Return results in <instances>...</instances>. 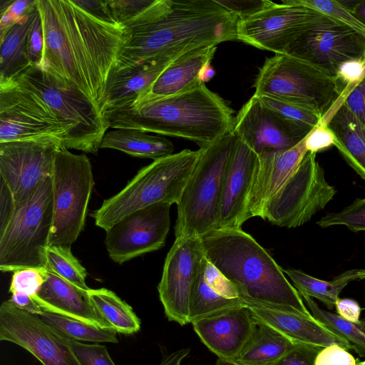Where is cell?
Wrapping results in <instances>:
<instances>
[{"label": "cell", "instance_id": "obj_1", "mask_svg": "<svg viewBox=\"0 0 365 365\" xmlns=\"http://www.w3.org/2000/svg\"><path fill=\"white\" fill-rule=\"evenodd\" d=\"M44 48L36 67L76 87L100 110L124 43L122 26L95 19L71 0H38Z\"/></svg>", "mask_w": 365, "mask_h": 365}, {"label": "cell", "instance_id": "obj_2", "mask_svg": "<svg viewBox=\"0 0 365 365\" xmlns=\"http://www.w3.org/2000/svg\"><path fill=\"white\" fill-rule=\"evenodd\" d=\"M239 19L217 0H154L123 24L124 43L112 69L174 58L201 46L237 40Z\"/></svg>", "mask_w": 365, "mask_h": 365}, {"label": "cell", "instance_id": "obj_3", "mask_svg": "<svg viewBox=\"0 0 365 365\" xmlns=\"http://www.w3.org/2000/svg\"><path fill=\"white\" fill-rule=\"evenodd\" d=\"M114 129H133L208 145L233 130V110L205 83L157 100L108 108L102 112Z\"/></svg>", "mask_w": 365, "mask_h": 365}, {"label": "cell", "instance_id": "obj_4", "mask_svg": "<svg viewBox=\"0 0 365 365\" xmlns=\"http://www.w3.org/2000/svg\"><path fill=\"white\" fill-rule=\"evenodd\" d=\"M200 237L207 259L235 284L242 299L282 307L314 317L284 270L242 228L216 229Z\"/></svg>", "mask_w": 365, "mask_h": 365}, {"label": "cell", "instance_id": "obj_5", "mask_svg": "<svg viewBox=\"0 0 365 365\" xmlns=\"http://www.w3.org/2000/svg\"><path fill=\"white\" fill-rule=\"evenodd\" d=\"M14 83L48 107L61 127L66 148L97 155L109 123L86 96L71 83L34 66Z\"/></svg>", "mask_w": 365, "mask_h": 365}, {"label": "cell", "instance_id": "obj_6", "mask_svg": "<svg viewBox=\"0 0 365 365\" xmlns=\"http://www.w3.org/2000/svg\"><path fill=\"white\" fill-rule=\"evenodd\" d=\"M200 150L185 149L142 168L115 195L91 214L106 232L129 214L158 203H178L199 158Z\"/></svg>", "mask_w": 365, "mask_h": 365}, {"label": "cell", "instance_id": "obj_7", "mask_svg": "<svg viewBox=\"0 0 365 365\" xmlns=\"http://www.w3.org/2000/svg\"><path fill=\"white\" fill-rule=\"evenodd\" d=\"M237 141L232 132L199 149V158L177 203L175 237H201L218 229L224 178Z\"/></svg>", "mask_w": 365, "mask_h": 365}, {"label": "cell", "instance_id": "obj_8", "mask_svg": "<svg viewBox=\"0 0 365 365\" xmlns=\"http://www.w3.org/2000/svg\"><path fill=\"white\" fill-rule=\"evenodd\" d=\"M53 221V189L51 177H48L29 199L16 202L11 215L0 225V270L48 269L46 250Z\"/></svg>", "mask_w": 365, "mask_h": 365}, {"label": "cell", "instance_id": "obj_9", "mask_svg": "<svg viewBox=\"0 0 365 365\" xmlns=\"http://www.w3.org/2000/svg\"><path fill=\"white\" fill-rule=\"evenodd\" d=\"M255 96H268L319 114L322 118L341 95L334 78L287 54L267 58L255 83Z\"/></svg>", "mask_w": 365, "mask_h": 365}, {"label": "cell", "instance_id": "obj_10", "mask_svg": "<svg viewBox=\"0 0 365 365\" xmlns=\"http://www.w3.org/2000/svg\"><path fill=\"white\" fill-rule=\"evenodd\" d=\"M53 221L49 246L71 247L83 231L94 185L92 166L85 154L58 149L51 175Z\"/></svg>", "mask_w": 365, "mask_h": 365}, {"label": "cell", "instance_id": "obj_11", "mask_svg": "<svg viewBox=\"0 0 365 365\" xmlns=\"http://www.w3.org/2000/svg\"><path fill=\"white\" fill-rule=\"evenodd\" d=\"M316 154H305L295 172L267 202L263 220L279 227H297L333 199L336 190L327 182Z\"/></svg>", "mask_w": 365, "mask_h": 365}, {"label": "cell", "instance_id": "obj_12", "mask_svg": "<svg viewBox=\"0 0 365 365\" xmlns=\"http://www.w3.org/2000/svg\"><path fill=\"white\" fill-rule=\"evenodd\" d=\"M326 16L312 9L282 0L240 19L238 41L259 49L284 54L303 34L324 21Z\"/></svg>", "mask_w": 365, "mask_h": 365}, {"label": "cell", "instance_id": "obj_13", "mask_svg": "<svg viewBox=\"0 0 365 365\" xmlns=\"http://www.w3.org/2000/svg\"><path fill=\"white\" fill-rule=\"evenodd\" d=\"M61 145L55 136L0 143V180L16 203L29 199L38 185L51 177Z\"/></svg>", "mask_w": 365, "mask_h": 365}, {"label": "cell", "instance_id": "obj_14", "mask_svg": "<svg viewBox=\"0 0 365 365\" xmlns=\"http://www.w3.org/2000/svg\"><path fill=\"white\" fill-rule=\"evenodd\" d=\"M0 340L22 347L42 365H81L68 337L9 300L0 306Z\"/></svg>", "mask_w": 365, "mask_h": 365}, {"label": "cell", "instance_id": "obj_15", "mask_svg": "<svg viewBox=\"0 0 365 365\" xmlns=\"http://www.w3.org/2000/svg\"><path fill=\"white\" fill-rule=\"evenodd\" d=\"M205 257L200 237L179 236L168 252L158 286L160 300L169 321L190 323L193 287Z\"/></svg>", "mask_w": 365, "mask_h": 365}, {"label": "cell", "instance_id": "obj_16", "mask_svg": "<svg viewBox=\"0 0 365 365\" xmlns=\"http://www.w3.org/2000/svg\"><path fill=\"white\" fill-rule=\"evenodd\" d=\"M285 54L335 78L343 63L365 58V36L327 17L298 38Z\"/></svg>", "mask_w": 365, "mask_h": 365}, {"label": "cell", "instance_id": "obj_17", "mask_svg": "<svg viewBox=\"0 0 365 365\" xmlns=\"http://www.w3.org/2000/svg\"><path fill=\"white\" fill-rule=\"evenodd\" d=\"M169 203H158L138 210L106 231L105 245L109 257L123 264L162 248L170 230Z\"/></svg>", "mask_w": 365, "mask_h": 365}, {"label": "cell", "instance_id": "obj_18", "mask_svg": "<svg viewBox=\"0 0 365 365\" xmlns=\"http://www.w3.org/2000/svg\"><path fill=\"white\" fill-rule=\"evenodd\" d=\"M55 136L62 129L48 107L16 83L0 87V143Z\"/></svg>", "mask_w": 365, "mask_h": 365}, {"label": "cell", "instance_id": "obj_19", "mask_svg": "<svg viewBox=\"0 0 365 365\" xmlns=\"http://www.w3.org/2000/svg\"><path fill=\"white\" fill-rule=\"evenodd\" d=\"M311 130L283 119L252 96L234 118L232 133L259 155L290 149Z\"/></svg>", "mask_w": 365, "mask_h": 365}, {"label": "cell", "instance_id": "obj_20", "mask_svg": "<svg viewBox=\"0 0 365 365\" xmlns=\"http://www.w3.org/2000/svg\"><path fill=\"white\" fill-rule=\"evenodd\" d=\"M258 165V154L237 138L225 172L218 229L242 228Z\"/></svg>", "mask_w": 365, "mask_h": 365}, {"label": "cell", "instance_id": "obj_21", "mask_svg": "<svg viewBox=\"0 0 365 365\" xmlns=\"http://www.w3.org/2000/svg\"><path fill=\"white\" fill-rule=\"evenodd\" d=\"M202 342L218 358L235 361L250 338L255 319L245 307L212 314L191 323Z\"/></svg>", "mask_w": 365, "mask_h": 365}, {"label": "cell", "instance_id": "obj_22", "mask_svg": "<svg viewBox=\"0 0 365 365\" xmlns=\"http://www.w3.org/2000/svg\"><path fill=\"white\" fill-rule=\"evenodd\" d=\"M252 317L261 321L293 341L297 344L323 349L336 344L347 350L351 346L314 317L309 318L287 308L242 299Z\"/></svg>", "mask_w": 365, "mask_h": 365}, {"label": "cell", "instance_id": "obj_23", "mask_svg": "<svg viewBox=\"0 0 365 365\" xmlns=\"http://www.w3.org/2000/svg\"><path fill=\"white\" fill-rule=\"evenodd\" d=\"M88 290L73 284L48 269L45 282L33 299L43 311L115 331L94 307Z\"/></svg>", "mask_w": 365, "mask_h": 365}, {"label": "cell", "instance_id": "obj_24", "mask_svg": "<svg viewBox=\"0 0 365 365\" xmlns=\"http://www.w3.org/2000/svg\"><path fill=\"white\" fill-rule=\"evenodd\" d=\"M307 153L305 138L285 150L258 155V165L247 207V219L262 217L268 200L292 176Z\"/></svg>", "mask_w": 365, "mask_h": 365}, {"label": "cell", "instance_id": "obj_25", "mask_svg": "<svg viewBox=\"0 0 365 365\" xmlns=\"http://www.w3.org/2000/svg\"><path fill=\"white\" fill-rule=\"evenodd\" d=\"M216 49L217 46H204L179 56L166 67L149 88L130 103L138 104L166 98L199 86L203 83L200 79V72L205 65L210 63Z\"/></svg>", "mask_w": 365, "mask_h": 365}, {"label": "cell", "instance_id": "obj_26", "mask_svg": "<svg viewBox=\"0 0 365 365\" xmlns=\"http://www.w3.org/2000/svg\"><path fill=\"white\" fill-rule=\"evenodd\" d=\"M245 306L239 290L205 257L190 301V323L226 309Z\"/></svg>", "mask_w": 365, "mask_h": 365}, {"label": "cell", "instance_id": "obj_27", "mask_svg": "<svg viewBox=\"0 0 365 365\" xmlns=\"http://www.w3.org/2000/svg\"><path fill=\"white\" fill-rule=\"evenodd\" d=\"M175 58L163 59L120 70L112 69L100 104L101 113L108 108L120 107L133 101L150 87Z\"/></svg>", "mask_w": 365, "mask_h": 365}, {"label": "cell", "instance_id": "obj_28", "mask_svg": "<svg viewBox=\"0 0 365 365\" xmlns=\"http://www.w3.org/2000/svg\"><path fill=\"white\" fill-rule=\"evenodd\" d=\"M334 136V146L349 165L365 180V126L339 97L322 119Z\"/></svg>", "mask_w": 365, "mask_h": 365}, {"label": "cell", "instance_id": "obj_29", "mask_svg": "<svg viewBox=\"0 0 365 365\" xmlns=\"http://www.w3.org/2000/svg\"><path fill=\"white\" fill-rule=\"evenodd\" d=\"M38 11L37 4L31 13L0 37V87L14 84L32 67L28 54V37Z\"/></svg>", "mask_w": 365, "mask_h": 365}, {"label": "cell", "instance_id": "obj_30", "mask_svg": "<svg viewBox=\"0 0 365 365\" xmlns=\"http://www.w3.org/2000/svg\"><path fill=\"white\" fill-rule=\"evenodd\" d=\"M254 319L255 325L252 334L234 361L237 364L240 365H274L282 356L300 345L271 326L255 318Z\"/></svg>", "mask_w": 365, "mask_h": 365}, {"label": "cell", "instance_id": "obj_31", "mask_svg": "<svg viewBox=\"0 0 365 365\" xmlns=\"http://www.w3.org/2000/svg\"><path fill=\"white\" fill-rule=\"evenodd\" d=\"M100 148L115 149L134 157L154 160L173 154L175 150L167 138L133 129H115L106 133Z\"/></svg>", "mask_w": 365, "mask_h": 365}, {"label": "cell", "instance_id": "obj_32", "mask_svg": "<svg viewBox=\"0 0 365 365\" xmlns=\"http://www.w3.org/2000/svg\"><path fill=\"white\" fill-rule=\"evenodd\" d=\"M284 272L301 295L315 298L330 309L335 307L339 294L348 284L356 280H365V269L347 270L331 281L319 279L295 269H286Z\"/></svg>", "mask_w": 365, "mask_h": 365}, {"label": "cell", "instance_id": "obj_33", "mask_svg": "<svg viewBox=\"0 0 365 365\" xmlns=\"http://www.w3.org/2000/svg\"><path fill=\"white\" fill-rule=\"evenodd\" d=\"M88 294L94 307L117 333L130 335L140 331V318L133 308L115 292L100 288L90 289Z\"/></svg>", "mask_w": 365, "mask_h": 365}, {"label": "cell", "instance_id": "obj_34", "mask_svg": "<svg viewBox=\"0 0 365 365\" xmlns=\"http://www.w3.org/2000/svg\"><path fill=\"white\" fill-rule=\"evenodd\" d=\"M301 297L317 320L345 340L357 354L361 357L365 356V321H347L337 314L321 309L312 298L306 295Z\"/></svg>", "mask_w": 365, "mask_h": 365}, {"label": "cell", "instance_id": "obj_35", "mask_svg": "<svg viewBox=\"0 0 365 365\" xmlns=\"http://www.w3.org/2000/svg\"><path fill=\"white\" fill-rule=\"evenodd\" d=\"M39 317L47 324L61 331L69 339L93 344L118 343L117 332L96 327L80 321L43 311Z\"/></svg>", "mask_w": 365, "mask_h": 365}, {"label": "cell", "instance_id": "obj_36", "mask_svg": "<svg viewBox=\"0 0 365 365\" xmlns=\"http://www.w3.org/2000/svg\"><path fill=\"white\" fill-rule=\"evenodd\" d=\"M46 262L48 269L81 289H91L86 282V270L72 254L71 247L49 246L46 250Z\"/></svg>", "mask_w": 365, "mask_h": 365}, {"label": "cell", "instance_id": "obj_37", "mask_svg": "<svg viewBox=\"0 0 365 365\" xmlns=\"http://www.w3.org/2000/svg\"><path fill=\"white\" fill-rule=\"evenodd\" d=\"M269 109L283 119L299 126L312 130L322 117L310 110L268 96H256Z\"/></svg>", "mask_w": 365, "mask_h": 365}, {"label": "cell", "instance_id": "obj_38", "mask_svg": "<svg viewBox=\"0 0 365 365\" xmlns=\"http://www.w3.org/2000/svg\"><path fill=\"white\" fill-rule=\"evenodd\" d=\"M289 3L315 10L334 21L365 36V26L352 14L342 1L332 0H287Z\"/></svg>", "mask_w": 365, "mask_h": 365}, {"label": "cell", "instance_id": "obj_39", "mask_svg": "<svg viewBox=\"0 0 365 365\" xmlns=\"http://www.w3.org/2000/svg\"><path fill=\"white\" fill-rule=\"evenodd\" d=\"M322 228L344 225L354 232L365 231V197L356 198L339 212H329L317 222Z\"/></svg>", "mask_w": 365, "mask_h": 365}, {"label": "cell", "instance_id": "obj_40", "mask_svg": "<svg viewBox=\"0 0 365 365\" xmlns=\"http://www.w3.org/2000/svg\"><path fill=\"white\" fill-rule=\"evenodd\" d=\"M47 270L29 267L14 272L9 292L21 293L34 298L46 280Z\"/></svg>", "mask_w": 365, "mask_h": 365}, {"label": "cell", "instance_id": "obj_41", "mask_svg": "<svg viewBox=\"0 0 365 365\" xmlns=\"http://www.w3.org/2000/svg\"><path fill=\"white\" fill-rule=\"evenodd\" d=\"M70 342L81 365H115L105 345L87 344L71 339Z\"/></svg>", "mask_w": 365, "mask_h": 365}, {"label": "cell", "instance_id": "obj_42", "mask_svg": "<svg viewBox=\"0 0 365 365\" xmlns=\"http://www.w3.org/2000/svg\"><path fill=\"white\" fill-rule=\"evenodd\" d=\"M38 0L5 1L1 4L0 37L37 6Z\"/></svg>", "mask_w": 365, "mask_h": 365}, {"label": "cell", "instance_id": "obj_43", "mask_svg": "<svg viewBox=\"0 0 365 365\" xmlns=\"http://www.w3.org/2000/svg\"><path fill=\"white\" fill-rule=\"evenodd\" d=\"M365 77V58L343 63L339 68L335 80L341 94H348Z\"/></svg>", "mask_w": 365, "mask_h": 365}, {"label": "cell", "instance_id": "obj_44", "mask_svg": "<svg viewBox=\"0 0 365 365\" xmlns=\"http://www.w3.org/2000/svg\"><path fill=\"white\" fill-rule=\"evenodd\" d=\"M154 0H106L115 21L122 26L140 14Z\"/></svg>", "mask_w": 365, "mask_h": 365}, {"label": "cell", "instance_id": "obj_45", "mask_svg": "<svg viewBox=\"0 0 365 365\" xmlns=\"http://www.w3.org/2000/svg\"><path fill=\"white\" fill-rule=\"evenodd\" d=\"M27 47L31 66H39L42 61L44 48L43 26L39 10L29 34Z\"/></svg>", "mask_w": 365, "mask_h": 365}, {"label": "cell", "instance_id": "obj_46", "mask_svg": "<svg viewBox=\"0 0 365 365\" xmlns=\"http://www.w3.org/2000/svg\"><path fill=\"white\" fill-rule=\"evenodd\" d=\"M314 365H357V362L349 350L333 344L317 354Z\"/></svg>", "mask_w": 365, "mask_h": 365}, {"label": "cell", "instance_id": "obj_47", "mask_svg": "<svg viewBox=\"0 0 365 365\" xmlns=\"http://www.w3.org/2000/svg\"><path fill=\"white\" fill-rule=\"evenodd\" d=\"M334 145V136L326 123L321 120L305 138L307 152L318 153Z\"/></svg>", "mask_w": 365, "mask_h": 365}, {"label": "cell", "instance_id": "obj_48", "mask_svg": "<svg viewBox=\"0 0 365 365\" xmlns=\"http://www.w3.org/2000/svg\"><path fill=\"white\" fill-rule=\"evenodd\" d=\"M343 104L365 126V77L346 95Z\"/></svg>", "mask_w": 365, "mask_h": 365}, {"label": "cell", "instance_id": "obj_49", "mask_svg": "<svg viewBox=\"0 0 365 365\" xmlns=\"http://www.w3.org/2000/svg\"><path fill=\"white\" fill-rule=\"evenodd\" d=\"M320 349L299 345L282 356L274 365H314Z\"/></svg>", "mask_w": 365, "mask_h": 365}, {"label": "cell", "instance_id": "obj_50", "mask_svg": "<svg viewBox=\"0 0 365 365\" xmlns=\"http://www.w3.org/2000/svg\"><path fill=\"white\" fill-rule=\"evenodd\" d=\"M222 6L236 14L240 19L251 16L267 7L272 1H220Z\"/></svg>", "mask_w": 365, "mask_h": 365}, {"label": "cell", "instance_id": "obj_51", "mask_svg": "<svg viewBox=\"0 0 365 365\" xmlns=\"http://www.w3.org/2000/svg\"><path fill=\"white\" fill-rule=\"evenodd\" d=\"M74 4L86 13L103 22L118 25L114 20L106 1H73Z\"/></svg>", "mask_w": 365, "mask_h": 365}, {"label": "cell", "instance_id": "obj_52", "mask_svg": "<svg viewBox=\"0 0 365 365\" xmlns=\"http://www.w3.org/2000/svg\"><path fill=\"white\" fill-rule=\"evenodd\" d=\"M337 314L352 322L360 321L361 308L359 304L354 299L349 298H339L335 304Z\"/></svg>", "mask_w": 365, "mask_h": 365}, {"label": "cell", "instance_id": "obj_53", "mask_svg": "<svg viewBox=\"0 0 365 365\" xmlns=\"http://www.w3.org/2000/svg\"><path fill=\"white\" fill-rule=\"evenodd\" d=\"M8 300L16 307L34 314L39 315L43 312L31 297L24 294H11Z\"/></svg>", "mask_w": 365, "mask_h": 365}, {"label": "cell", "instance_id": "obj_54", "mask_svg": "<svg viewBox=\"0 0 365 365\" xmlns=\"http://www.w3.org/2000/svg\"><path fill=\"white\" fill-rule=\"evenodd\" d=\"M190 349L183 348L166 355L159 365H182L184 359L189 355Z\"/></svg>", "mask_w": 365, "mask_h": 365}, {"label": "cell", "instance_id": "obj_55", "mask_svg": "<svg viewBox=\"0 0 365 365\" xmlns=\"http://www.w3.org/2000/svg\"><path fill=\"white\" fill-rule=\"evenodd\" d=\"M349 9L355 18L365 26V0L356 1Z\"/></svg>", "mask_w": 365, "mask_h": 365}, {"label": "cell", "instance_id": "obj_56", "mask_svg": "<svg viewBox=\"0 0 365 365\" xmlns=\"http://www.w3.org/2000/svg\"><path fill=\"white\" fill-rule=\"evenodd\" d=\"M215 75V71L210 66V63L205 65L202 69L200 75L201 82L205 83L210 81Z\"/></svg>", "mask_w": 365, "mask_h": 365}, {"label": "cell", "instance_id": "obj_57", "mask_svg": "<svg viewBox=\"0 0 365 365\" xmlns=\"http://www.w3.org/2000/svg\"><path fill=\"white\" fill-rule=\"evenodd\" d=\"M215 365H240L237 362L231 360H227L223 359H220L216 361Z\"/></svg>", "mask_w": 365, "mask_h": 365}, {"label": "cell", "instance_id": "obj_58", "mask_svg": "<svg viewBox=\"0 0 365 365\" xmlns=\"http://www.w3.org/2000/svg\"><path fill=\"white\" fill-rule=\"evenodd\" d=\"M357 365H365V361H361V362L357 364Z\"/></svg>", "mask_w": 365, "mask_h": 365}]
</instances>
